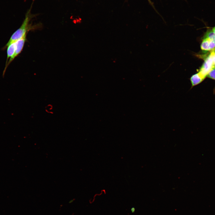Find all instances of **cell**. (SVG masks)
Listing matches in <instances>:
<instances>
[{
    "label": "cell",
    "instance_id": "cell-1",
    "mask_svg": "<svg viewBox=\"0 0 215 215\" xmlns=\"http://www.w3.org/2000/svg\"><path fill=\"white\" fill-rule=\"evenodd\" d=\"M33 2L34 0L33 1L30 9L28 10L26 14L25 19L21 26L12 35L8 42L3 48V49H5L10 44L16 42L26 35L27 32L29 30L31 27L30 24H29L30 22L35 16L31 13V10Z\"/></svg>",
    "mask_w": 215,
    "mask_h": 215
},
{
    "label": "cell",
    "instance_id": "cell-2",
    "mask_svg": "<svg viewBox=\"0 0 215 215\" xmlns=\"http://www.w3.org/2000/svg\"><path fill=\"white\" fill-rule=\"evenodd\" d=\"M213 50L205 59L202 66L198 73L199 75L204 80L211 71L214 67V55Z\"/></svg>",
    "mask_w": 215,
    "mask_h": 215
},
{
    "label": "cell",
    "instance_id": "cell-3",
    "mask_svg": "<svg viewBox=\"0 0 215 215\" xmlns=\"http://www.w3.org/2000/svg\"><path fill=\"white\" fill-rule=\"evenodd\" d=\"M215 48V34L212 30H208L204 36L201 44L203 50H212Z\"/></svg>",
    "mask_w": 215,
    "mask_h": 215
},
{
    "label": "cell",
    "instance_id": "cell-4",
    "mask_svg": "<svg viewBox=\"0 0 215 215\" xmlns=\"http://www.w3.org/2000/svg\"><path fill=\"white\" fill-rule=\"evenodd\" d=\"M26 35L23 38L18 40L16 42V47L15 51L13 56L8 61L7 64L5 65L4 70L3 71V75L4 74L8 66L14 59L22 51L26 40Z\"/></svg>",
    "mask_w": 215,
    "mask_h": 215
},
{
    "label": "cell",
    "instance_id": "cell-5",
    "mask_svg": "<svg viewBox=\"0 0 215 215\" xmlns=\"http://www.w3.org/2000/svg\"><path fill=\"white\" fill-rule=\"evenodd\" d=\"M16 47V42L10 44L7 47V58L6 62V65L9 59L11 58L14 54Z\"/></svg>",
    "mask_w": 215,
    "mask_h": 215
},
{
    "label": "cell",
    "instance_id": "cell-6",
    "mask_svg": "<svg viewBox=\"0 0 215 215\" xmlns=\"http://www.w3.org/2000/svg\"><path fill=\"white\" fill-rule=\"evenodd\" d=\"M190 80L191 87H193L201 83L204 79L197 73L192 76L190 78Z\"/></svg>",
    "mask_w": 215,
    "mask_h": 215
},
{
    "label": "cell",
    "instance_id": "cell-7",
    "mask_svg": "<svg viewBox=\"0 0 215 215\" xmlns=\"http://www.w3.org/2000/svg\"><path fill=\"white\" fill-rule=\"evenodd\" d=\"M207 77L215 80V67H214L211 70Z\"/></svg>",
    "mask_w": 215,
    "mask_h": 215
},
{
    "label": "cell",
    "instance_id": "cell-8",
    "mask_svg": "<svg viewBox=\"0 0 215 215\" xmlns=\"http://www.w3.org/2000/svg\"><path fill=\"white\" fill-rule=\"evenodd\" d=\"M214 52V67H215V53Z\"/></svg>",
    "mask_w": 215,
    "mask_h": 215
},
{
    "label": "cell",
    "instance_id": "cell-9",
    "mask_svg": "<svg viewBox=\"0 0 215 215\" xmlns=\"http://www.w3.org/2000/svg\"><path fill=\"white\" fill-rule=\"evenodd\" d=\"M212 30L215 34V27H213Z\"/></svg>",
    "mask_w": 215,
    "mask_h": 215
},
{
    "label": "cell",
    "instance_id": "cell-10",
    "mask_svg": "<svg viewBox=\"0 0 215 215\" xmlns=\"http://www.w3.org/2000/svg\"><path fill=\"white\" fill-rule=\"evenodd\" d=\"M131 211H132V212H134L135 211V208H133L131 209Z\"/></svg>",
    "mask_w": 215,
    "mask_h": 215
},
{
    "label": "cell",
    "instance_id": "cell-11",
    "mask_svg": "<svg viewBox=\"0 0 215 215\" xmlns=\"http://www.w3.org/2000/svg\"><path fill=\"white\" fill-rule=\"evenodd\" d=\"M148 0L149 1V3L152 4V3L151 1L150 0Z\"/></svg>",
    "mask_w": 215,
    "mask_h": 215
},
{
    "label": "cell",
    "instance_id": "cell-12",
    "mask_svg": "<svg viewBox=\"0 0 215 215\" xmlns=\"http://www.w3.org/2000/svg\"><path fill=\"white\" fill-rule=\"evenodd\" d=\"M213 51L215 53V48L213 50Z\"/></svg>",
    "mask_w": 215,
    "mask_h": 215
}]
</instances>
